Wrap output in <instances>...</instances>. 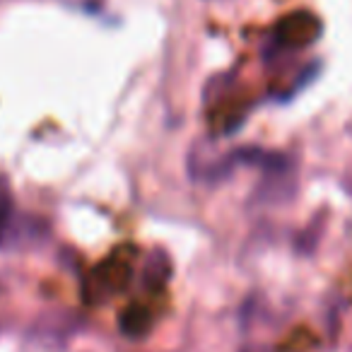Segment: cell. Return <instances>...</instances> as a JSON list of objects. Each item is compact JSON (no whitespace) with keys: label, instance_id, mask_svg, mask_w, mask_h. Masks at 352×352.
<instances>
[{"label":"cell","instance_id":"obj_4","mask_svg":"<svg viewBox=\"0 0 352 352\" xmlns=\"http://www.w3.org/2000/svg\"><path fill=\"white\" fill-rule=\"evenodd\" d=\"M118 328H121V333L126 338H142L152 328L150 311L145 307H140V304H131V307L121 311Z\"/></svg>","mask_w":352,"mask_h":352},{"label":"cell","instance_id":"obj_2","mask_svg":"<svg viewBox=\"0 0 352 352\" xmlns=\"http://www.w3.org/2000/svg\"><path fill=\"white\" fill-rule=\"evenodd\" d=\"M131 261L128 258H118V256H111L104 263H99L97 268L89 275V285H87V294L89 299L97 297V294H116L121 289L128 287L131 283Z\"/></svg>","mask_w":352,"mask_h":352},{"label":"cell","instance_id":"obj_1","mask_svg":"<svg viewBox=\"0 0 352 352\" xmlns=\"http://www.w3.org/2000/svg\"><path fill=\"white\" fill-rule=\"evenodd\" d=\"M318 34H321V22L311 12H292L275 27V41L278 46H287V49H304L314 44Z\"/></svg>","mask_w":352,"mask_h":352},{"label":"cell","instance_id":"obj_3","mask_svg":"<svg viewBox=\"0 0 352 352\" xmlns=\"http://www.w3.org/2000/svg\"><path fill=\"white\" fill-rule=\"evenodd\" d=\"M171 278V261L169 256L162 249H155L145 256V263H142V285H145L150 292L162 289Z\"/></svg>","mask_w":352,"mask_h":352},{"label":"cell","instance_id":"obj_5","mask_svg":"<svg viewBox=\"0 0 352 352\" xmlns=\"http://www.w3.org/2000/svg\"><path fill=\"white\" fill-rule=\"evenodd\" d=\"M12 222V191L10 184L0 176V241L6 239L8 230H10Z\"/></svg>","mask_w":352,"mask_h":352}]
</instances>
